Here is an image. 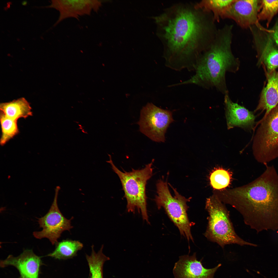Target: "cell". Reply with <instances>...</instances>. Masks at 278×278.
I'll return each mask as SVG.
<instances>
[{"mask_svg": "<svg viewBox=\"0 0 278 278\" xmlns=\"http://www.w3.org/2000/svg\"><path fill=\"white\" fill-rule=\"evenodd\" d=\"M167 67L194 71L201 55L210 46L218 29L212 13L194 4H178L156 18Z\"/></svg>", "mask_w": 278, "mask_h": 278, "instance_id": "obj_1", "label": "cell"}, {"mask_svg": "<svg viewBox=\"0 0 278 278\" xmlns=\"http://www.w3.org/2000/svg\"><path fill=\"white\" fill-rule=\"evenodd\" d=\"M246 185L221 190V201L238 211L257 233L278 229V174L273 165Z\"/></svg>", "mask_w": 278, "mask_h": 278, "instance_id": "obj_2", "label": "cell"}, {"mask_svg": "<svg viewBox=\"0 0 278 278\" xmlns=\"http://www.w3.org/2000/svg\"><path fill=\"white\" fill-rule=\"evenodd\" d=\"M233 27V25L227 24L218 29L210 46L199 57L195 73L187 80L173 86L193 84L207 89H215L224 95L229 93L226 74L237 72L240 64L232 50Z\"/></svg>", "mask_w": 278, "mask_h": 278, "instance_id": "obj_3", "label": "cell"}, {"mask_svg": "<svg viewBox=\"0 0 278 278\" xmlns=\"http://www.w3.org/2000/svg\"><path fill=\"white\" fill-rule=\"evenodd\" d=\"M205 208L208 214V224L204 235L209 241L216 242L222 248L227 245L256 247L257 245L245 241L235 232L224 204L213 193L206 200Z\"/></svg>", "mask_w": 278, "mask_h": 278, "instance_id": "obj_4", "label": "cell"}, {"mask_svg": "<svg viewBox=\"0 0 278 278\" xmlns=\"http://www.w3.org/2000/svg\"><path fill=\"white\" fill-rule=\"evenodd\" d=\"M107 161L120 179L127 201L128 212L134 213L136 209L141 212L143 220L150 224L147 208L146 187L147 181L152 176L154 160L141 169H132L131 171H121L115 165L110 155Z\"/></svg>", "mask_w": 278, "mask_h": 278, "instance_id": "obj_5", "label": "cell"}, {"mask_svg": "<svg viewBox=\"0 0 278 278\" xmlns=\"http://www.w3.org/2000/svg\"><path fill=\"white\" fill-rule=\"evenodd\" d=\"M174 191L173 197L169 190L167 181L158 180L156 184L157 195L154 199L158 209L163 207L168 216L178 228L181 235L189 242L194 240L191 232L192 224L187 214L188 207L187 204L191 198H186L182 196L170 184Z\"/></svg>", "mask_w": 278, "mask_h": 278, "instance_id": "obj_6", "label": "cell"}, {"mask_svg": "<svg viewBox=\"0 0 278 278\" xmlns=\"http://www.w3.org/2000/svg\"><path fill=\"white\" fill-rule=\"evenodd\" d=\"M258 124L253 152L256 161L264 165L278 157V103Z\"/></svg>", "mask_w": 278, "mask_h": 278, "instance_id": "obj_7", "label": "cell"}, {"mask_svg": "<svg viewBox=\"0 0 278 278\" xmlns=\"http://www.w3.org/2000/svg\"><path fill=\"white\" fill-rule=\"evenodd\" d=\"M174 121L171 111L148 103L141 110L137 123L141 132L152 140L164 142L167 129Z\"/></svg>", "mask_w": 278, "mask_h": 278, "instance_id": "obj_8", "label": "cell"}, {"mask_svg": "<svg viewBox=\"0 0 278 278\" xmlns=\"http://www.w3.org/2000/svg\"><path fill=\"white\" fill-rule=\"evenodd\" d=\"M59 189V186L56 187L54 200L47 213L44 216L38 219V222L42 230L33 232L35 238L39 239L47 238L53 245L58 242V239L63 232L66 230L70 231L73 228L71 224V220L73 217L69 219H67L63 215L58 207L57 199Z\"/></svg>", "mask_w": 278, "mask_h": 278, "instance_id": "obj_9", "label": "cell"}, {"mask_svg": "<svg viewBox=\"0 0 278 278\" xmlns=\"http://www.w3.org/2000/svg\"><path fill=\"white\" fill-rule=\"evenodd\" d=\"M257 52V65L262 64L270 72L278 68V46L269 31L256 28L251 31Z\"/></svg>", "mask_w": 278, "mask_h": 278, "instance_id": "obj_10", "label": "cell"}, {"mask_svg": "<svg viewBox=\"0 0 278 278\" xmlns=\"http://www.w3.org/2000/svg\"><path fill=\"white\" fill-rule=\"evenodd\" d=\"M260 1L234 0L227 11L224 19L234 21L240 27L247 29L259 24L258 18Z\"/></svg>", "mask_w": 278, "mask_h": 278, "instance_id": "obj_11", "label": "cell"}, {"mask_svg": "<svg viewBox=\"0 0 278 278\" xmlns=\"http://www.w3.org/2000/svg\"><path fill=\"white\" fill-rule=\"evenodd\" d=\"M51 2L50 5L45 7L55 8L59 12L58 19L54 27L67 18L78 19L80 16L90 15L93 11L97 12L101 5L98 0H52Z\"/></svg>", "mask_w": 278, "mask_h": 278, "instance_id": "obj_12", "label": "cell"}, {"mask_svg": "<svg viewBox=\"0 0 278 278\" xmlns=\"http://www.w3.org/2000/svg\"><path fill=\"white\" fill-rule=\"evenodd\" d=\"M200 261H198L196 253L192 255L180 256L175 264L173 272L175 278H214V274L221 264L213 268H204Z\"/></svg>", "mask_w": 278, "mask_h": 278, "instance_id": "obj_13", "label": "cell"}, {"mask_svg": "<svg viewBox=\"0 0 278 278\" xmlns=\"http://www.w3.org/2000/svg\"><path fill=\"white\" fill-rule=\"evenodd\" d=\"M224 95V101L228 129L237 127L248 131L253 129L256 119L253 112L233 102L229 93Z\"/></svg>", "mask_w": 278, "mask_h": 278, "instance_id": "obj_14", "label": "cell"}, {"mask_svg": "<svg viewBox=\"0 0 278 278\" xmlns=\"http://www.w3.org/2000/svg\"><path fill=\"white\" fill-rule=\"evenodd\" d=\"M42 264L41 258L30 249L25 250L16 257L9 255L0 263V266L2 268L9 266L16 268L19 272L20 278H39Z\"/></svg>", "mask_w": 278, "mask_h": 278, "instance_id": "obj_15", "label": "cell"}, {"mask_svg": "<svg viewBox=\"0 0 278 278\" xmlns=\"http://www.w3.org/2000/svg\"><path fill=\"white\" fill-rule=\"evenodd\" d=\"M266 78L265 84L260 93L258 105L254 110H265L263 118L265 117L278 103V70L267 71L262 64Z\"/></svg>", "mask_w": 278, "mask_h": 278, "instance_id": "obj_16", "label": "cell"}, {"mask_svg": "<svg viewBox=\"0 0 278 278\" xmlns=\"http://www.w3.org/2000/svg\"><path fill=\"white\" fill-rule=\"evenodd\" d=\"M0 111L7 117L18 121L20 118L25 119L33 115L29 103L24 98L0 104Z\"/></svg>", "mask_w": 278, "mask_h": 278, "instance_id": "obj_17", "label": "cell"}, {"mask_svg": "<svg viewBox=\"0 0 278 278\" xmlns=\"http://www.w3.org/2000/svg\"><path fill=\"white\" fill-rule=\"evenodd\" d=\"M55 244L54 250L47 256L58 259H66L73 257L83 246V244L78 241L69 239L58 242Z\"/></svg>", "mask_w": 278, "mask_h": 278, "instance_id": "obj_18", "label": "cell"}, {"mask_svg": "<svg viewBox=\"0 0 278 278\" xmlns=\"http://www.w3.org/2000/svg\"><path fill=\"white\" fill-rule=\"evenodd\" d=\"M92 252L90 255L87 254L86 257L91 274V278H103V267L104 263L110 259L109 258L103 253V245L96 253L94 249V245L91 246Z\"/></svg>", "mask_w": 278, "mask_h": 278, "instance_id": "obj_19", "label": "cell"}, {"mask_svg": "<svg viewBox=\"0 0 278 278\" xmlns=\"http://www.w3.org/2000/svg\"><path fill=\"white\" fill-rule=\"evenodd\" d=\"M232 176V173L228 170L220 167L214 168L209 176L210 185L214 190L227 189L231 184Z\"/></svg>", "mask_w": 278, "mask_h": 278, "instance_id": "obj_20", "label": "cell"}, {"mask_svg": "<svg viewBox=\"0 0 278 278\" xmlns=\"http://www.w3.org/2000/svg\"><path fill=\"white\" fill-rule=\"evenodd\" d=\"M234 0H205L198 3L199 5L212 13L216 22L224 19L227 11Z\"/></svg>", "mask_w": 278, "mask_h": 278, "instance_id": "obj_21", "label": "cell"}, {"mask_svg": "<svg viewBox=\"0 0 278 278\" xmlns=\"http://www.w3.org/2000/svg\"><path fill=\"white\" fill-rule=\"evenodd\" d=\"M0 121L2 131L0 144L3 146L18 134L19 131L17 121L7 117L1 111Z\"/></svg>", "mask_w": 278, "mask_h": 278, "instance_id": "obj_22", "label": "cell"}, {"mask_svg": "<svg viewBox=\"0 0 278 278\" xmlns=\"http://www.w3.org/2000/svg\"><path fill=\"white\" fill-rule=\"evenodd\" d=\"M278 12V0H261L258 18L266 20L268 27L273 17Z\"/></svg>", "mask_w": 278, "mask_h": 278, "instance_id": "obj_23", "label": "cell"}, {"mask_svg": "<svg viewBox=\"0 0 278 278\" xmlns=\"http://www.w3.org/2000/svg\"><path fill=\"white\" fill-rule=\"evenodd\" d=\"M269 31L274 42L278 46V19L273 29Z\"/></svg>", "mask_w": 278, "mask_h": 278, "instance_id": "obj_24", "label": "cell"}, {"mask_svg": "<svg viewBox=\"0 0 278 278\" xmlns=\"http://www.w3.org/2000/svg\"><path fill=\"white\" fill-rule=\"evenodd\" d=\"M27 4V2L25 1H23L22 2V4L23 5H25Z\"/></svg>", "mask_w": 278, "mask_h": 278, "instance_id": "obj_25", "label": "cell"}, {"mask_svg": "<svg viewBox=\"0 0 278 278\" xmlns=\"http://www.w3.org/2000/svg\"></svg>", "mask_w": 278, "mask_h": 278, "instance_id": "obj_26", "label": "cell"}]
</instances>
